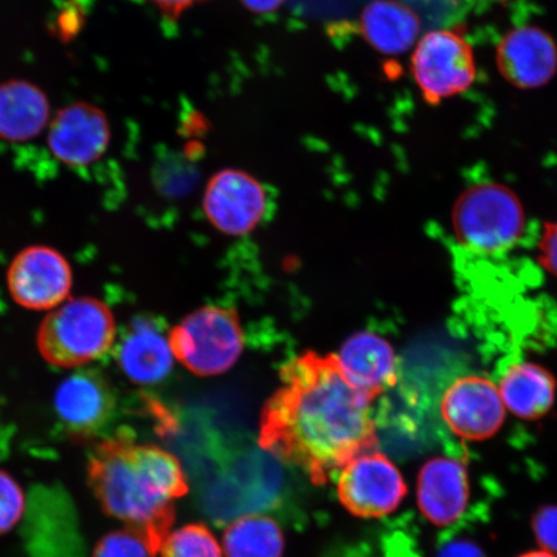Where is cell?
Segmentation results:
<instances>
[{
    "mask_svg": "<svg viewBox=\"0 0 557 557\" xmlns=\"http://www.w3.org/2000/svg\"><path fill=\"white\" fill-rule=\"evenodd\" d=\"M159 553L162 557H224L218 540L201 522L171 531Z\"/></svg>",
    "mask_w": 557,
    "mask_h": 557,
    "instance_id": "21",
    "label": "cell"
},
{
    "mask_svg": "<svg viewBox=\"0 0 557 557\" xmlns=\"http://www.w3.org/2000/svg\"><path fill=\"white\" fill-rule=\"evenodd\" d=\"M492 2H496V3H498V2H507V0H492Z\"/></svg>",
    "mask_w": 557,
    "mask_h": 557,
    "instance_id": "30",
    "label": "cell"
},
{
    "mask_svg": "<svg viewBox=\"0 0 557 557\" xmlns=\"http://www.w3.org/2000/svg\"><path fill=\"white\" fill-rule=\"evenodd\" d=\"M281 381L262 409L263 450L296 466L315 485L377 450L373 400L346 380L336 355H299L281 369Z\"/></svg>",
    "mask_w": 557,
    "mask_h": 557,
    "instance_id": "1",
    "label": "cell"
},
{
    "mask_svg": "<svg viewBox=\"0 0 557 557\" xmlns=\"http://www.w3.org/2000/svg\"><path fill=\"white\" fill-rule=\"evenodd\" d=\"M48 97L30 82L12 81L0 85V138L26 143L50 127Z\"/></svg>",
    "mask_w": 557,
    "mask_h": 557,
    "instance_id": "18",
    "label": "cell"
},
{
    "mask_svg": "<svg viewBox=\"0 0 557 557\" xmlns=\"http://www.w3.org/2000/svg\"><path fill=\"white\" fill-rule=\"evenodd\" d=\"M450 219L459 246L479 256L512 249L527 226L525 209L518 194L498 183L468 187L455 201Z\"/></svg>",
    "mask_w": 557,
    "mask_h": 557,
    "instance_id": "3",
    "label": "cell"
},
{
    "mask_svg": "<svg viewBox=\"0 0 557 557\" xmlns=\"http://www.w3.org/2000/svg\"><path fill=\"white\" fill-rule=\"evenodd\" d=\"M417 499L423 517L431 524H455L470 499L468 466L458 458H431L418 475Z\"/></svg>",
    "mask_w": 557,
    "mask_h": 557,
    "instance_id": "14",
    "label": "cell"
},
{
    "mask_svg": "<svg viewBox=\"0 0 557 557\" xmlns=\"http://www.w3.org/2000/svg\"><path fill=\"white\" fill-rule=\"evenodd\" d=\"M169 341L173 357L205 377L227 372L244 348L238 313L218 306L187 315L169 333Z\"/></svg>",
    "mask_w": 557,
    "mask_h": 557,
    "instance_id": "5",
    "label": "cell"
},
{
    "mask_svg": "<svg viewBox=\"0 0 557 557\" xmlns=\"http://www.w3.org/2000/svg\"><path fill=\"white\" fill-rule=\"evenodd\" d=\"M496 64L500 75L513 87L546 86L557 72L555 39L540 26L515 27L498 41Z\"/></svg>",
    "mask_w": 557,
    "mask_h": 557,
    "instance_id": "11",
    "label": "cell"
},
{
    "mask_svg": "<svg viewBox=\"0 0 557 557\" xmlns=\"http://www.w3.org/2000/svg\"><path fill=\"white\" fill-rule=\"evenodd\" d=\"M285 0H240V3L257 15H268L281 9Z\"/></svg>",
    "mask_w": 557,
    "mask_h": 557,
    "instance_id": "28",
    "label": "cell"
},
{
    "mask_svg": "<svg viewBox=\"0 0 557 557\" xmlns=\"http://www.w3.org/2000/svg\"><path fill=\"white\" fill-rule=\"evenodd\" d=\"M284 546L281 527L263 515L236 519L224 534L227 557H282Z\"/></svg>",
    "mask_w": 557,
    "mask_h": 557,
    "instance_id": "20",
    "label": "cell"
},
{
    "mask_svg": "<svg viewBox=\"0 0 557 557\" xmlns=\"http://www.w3.org/2000/svg\"><path fill=\"white\" fill-rule=\"evenodd\" d=\"M268 193L259 180L242 170L226 169L208 181L203 197L207 219L226 235H246L268 212Z\"/></svg>",
    "mask_w": 557,
    "mask_h": 557,
    "instance_id": "10",
    "label": "cell"
},
{
    "mask_svg": "<svg viewBox=\"0 0 557 557\" xmlns=\"http://www.w3.org/2000/svg\"><path fill=\"white\" fill-rule=\"evenodd\" d=\"M408 487L395 463L379 450L364 453L339 471L341 504L354 517L379 519L393 513Z\"/></svg>",
    "mask_w": 557,
    "mask_h": 557,
    "instance_id": "7",
    "label": "cell"
},
{
    "mask_svg": "<svg viewBox=\"0 0 557 557\" xmlns=\"http://www.w3.org/2000/svg\"><path fill=\"white\" fill-rule=\"evenodd\" d=\"M337 359L346 380L371 400L398 382L394 347L373 332L352 334L341 348Z\"/></svg>",
    "mask_w": 557,
    "mask_h": 557,
    "instance_id": "15",
    "label": "cell"
},
{
    "mask_svg": "<svg viewBox=\"0 0 557 557\" xmlns=\"http://www.w3.org/2000/svg\"><path fill=\"white\" fill-rule=\"evenodd\" d=\"M110 124L99 108L86 102L69 104L53 117L48 129L52 156L69 166H87L99 160L110 145Z\"/></svg>",
    "mask_w": 557,
    "mask_h": 557,
    "instance_id": "13",
    "label": "cell"
},
{
    "mask_svg": "<svg viewBox=\"0 0 557 557\" xmlns=\"http://www.w3.org/2000/svg\"><path fill=\"white\" fill-rule=\"evenodd\" d=\"M116 343V325L109 306L92 297L69 299L41 323L37 344L54 367L81 368L107 355Z\"/></svg>",
    "mask_w": 557,
    "mask_h": 557,
    "instance_id": "4",
    "label": "cell"
},
{
    "mask_svg": "<svg viewBox=\"0 0 557 557\" xmlns=\"http://www.w3.org/2000/svg\"><path fill=\"white\" fill-rule=\"evenodd\" d=\"M534 532L546 552L557 555V507H546L534 519Z\"/></svg>",
    "mask_w": 557,
    "mask_h": 557,
    "instance_id": "25",
    "label": "cell"
},
{
    "mask_svg": "<svg viewBox=\"0 0 557 557\" xmlns=\"http://www.w3.org/2000/svg\"><path fill=\"white\" fill-rule=\"evenodd\" d=\"M437 557H485V555L469 541H456L443 547Z\"/></svg>",
    "mask_w": 557,
    "mask_h": 557,
    "instance_id": "27",
    "label": "cell"
},
{
    "mask_svg": "<svg viewBox=\"0 0 557 557\" xmlns=\"http://www.w3.org/2000/svg\"><path fill=\"white\" fill-rule=\"evenodd\" d=\"M412 74L423 100L441 104L475 82V52L462 27L424 34L412 54Z\"/></svg>",
    "mask_w": 557,
    "mask_h": 557,
    "instance_id": "6",
    "label": "cell"
},
{
    "mask_svg": "<svg viewBox=\"0 0 557 557\" xmlns=\"http://www.w3.org/2000/svg\"><path fill=\"white\" fill-rule=\"evenodd\" d=\"M360 32L374 51L398 55L416 45L421 20L399 0H373L361 12Z\"/></svg>",
    "mask_w": 557,
    "mask_h": 557,
    "instance_id": "19",
    "label": "cell"
},
{
    "mask_svg": "<svg viewBox=\"0 0 557 557\" xmlns=\"http://www.w3.org/2000/svg\"><path fill=\"white\" fill-rule=\"evenodd\" d=\"M7 284L21 308L52 311L67 301L73 285L72 267L59 250L29 247L12 261Z\"/></svg>",
    "mask_w": 557,
    "mask_h": 557,
    "instance_id": "9",
    "label": "cell"
},
{
    "mask_svg": "<svg viewBox=\"0 0 557 557\" xmlns=\"http://www.w3.org/2000/svg\"><path fill=\"white\" fill-rule=\"evenodd\" d=\"M25 510V496L15 479L0 470V534L10 532Z\"/></svg>",
    "mask_w": 557,
    "mask_h": 557,
    "instance_id": "23",
    "label": "cell"
},
{
    "mask_svg": "<svg viewBox=\"0 0 557 557\" xmlns=\"http://www.w3.org/2000/svg\"><path fill=\"white\" fill-rule=\"evenodd\" d=\"M115 406L113 386L95 369H78L61 383L54 395L61 423L76 436L100 433L114 417Z\"/></svg>",
    "mask_w": 557,
    "mask_h": 557,
    "instance_id": "12",
    "label": "cell"
},
{
    "mask_svg": "<svg viewBox=\"0 0 557 557\" xmlns=\"http://www.w3.org/2000/svg\"><path fill=\"white\" fill-rule=\"evenodd\" d=\"M441 414L462 441L485 442L503 430L507 410L496 382L483 374H466L445 389Z\"/></svg>",
    "mask_w": 557,
    "mask_h": 557,
    "instance_id": "8",
    "label": "cell"
},
{
    "mask_svg": "<svg viewBox=\"0 0 557 557\" xmlns=\"http://www.w3.org/2000/svg\"><path fill=\"white\" fill-rule=\"evenodd\" d=\"M520 557H557L556 555L548 552H533L522 555Z\"/></svg>",
    "mask_w": 557,
    "mask_h": 557,
    "instance_id": "29",
    "label": "cell"
},
{
    "mask_svg": "<svg viewBox=\"0 0 557 557\" xmlns=\"http://www.w3.org/2000/svg\"><path fill=\"white\" fill-rule=\"evenodd\" d=\"M497 386L507 413L521 421H541L556 404L555 374L535 361L521 360L508 366Z\"/></svg>",
    "mask_w": 557,
    "mask_h": 557,
    "instance_id": "16",
    "label": "cell"
},
{
    "mask_svg": "<svg viewBox=\"0 0 557 557\" xmlns=\"http://www.w3.org/2000/svg\"><path fill=\"white\" fill-rule=\"evenodd\" d=\"M88 476L103 510L145 535L159 553L173 525L174 503L189 491L178 459L121 433L96 445Z\"/></svg>",
    "mask_w": 557,
    "mask_h": 557,
    "instance_id": "2",
    "label": "cell"
},
{
    "mask_svg": "<svg viewBox=\"0 0 557 557\" xmlns=\"http://www.w3.org/2000/svg\"><path fill=\"white\" fill-rule=\"evenodd\" d=\"M116 358L123 373L139 385L163 381L173 366L169 337L148 319L135 320L123 332Z\"/></svg>",
    "mask_w": 557,
    "mask_h": 557,
    "instance_id": "17",
    "label": "cell"
},
{
    "mask_svg": "<svg viewBox=\"0 0 557 557\" xmlns=\"http://www.w3.org/2000/svg\"><path fill=\"white\" fill-rule=\"evenodd\" d=\"M166 18L177 20L193 9V7L207 2V0H149Z\"/></svg>",
    "mask_w": 557,
    "mask_h": 557,
    "instance_id": "26",
    "label": "cell"
},
{
    "mask_svg": "<svg viewBox=\"0 0 557 557\" xmlns=\"http://www.w3.org/2000/svg\"><path fill=\"white\" fill-rule=\"evenodd\" d=\"M537 262L557 283V221L546 222L537 246Z\"/></svg>",
    "mask_w": 557,
    "mask_h": 557,
    "instance_id": "24",
    "label": "cell"
},
{
    "mask_svg": "<svg viewBox=\"0 0 557 557\" xmlns=\"http://www.w3.org/2000/svg\"><path fill=\"white\" fill-rule=\"evenodd\" d=\"M157 554L145 535L127 528L104 535L96 546L94 557H154Z\"/></svg>",
    "mask_w": 557,
    "mask_h": 557,
    "instance_id": "22",
    "label": "cell"
}]
</instances>
